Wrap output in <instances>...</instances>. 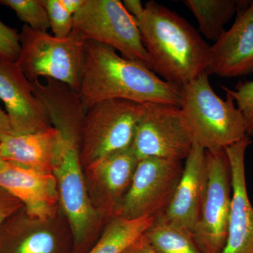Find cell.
I'll list each match as a JSON object with an SVG mask.
<instances>
[{
	"label": "cell",
	"mask_w": 253,
	"mask_h": 253,
	"mask_svg": "<svg viewBox=\"0 0 253 253\" xmlns=\"http://www.w3.org/2000/svg\"><path fill=\"white\" fill-rule=\"evenodd\" d=\"M78 94L85 113L110 99L141 104L164 103L180 106V90L142 63L126 59L109 46L84 43Z\"/></svg>",
	"instance_id": "6da1fadb"
},
{
	"label": "cell",
	"mask_w": 253,
	"mask_h": 253,
	"mask_svg": "<svg viewBox=\"0 0 253 253\" xmlns=\"http://www.w3.org/2000/svg\"><path fill=\"white\" fill-rule=\"evenodd\" d=\"M135 19L151 69L160 78L179 88L206 73L211 46L184 18L150 1Z\"/></svg>",
	"instance_id": "7a4b0ae2"
},
{
	"label": "cell",
	"mask_w": 253,
	"mask_h": 253,
	"mask_svg": "<svg viewBox=\"0 0 253 253\" xmlns=\"http://www.w3.org/2000/svg\"><path fill=\"white\" fill-rule=\"evenodd\" d=\"M57 131L59 141L52 174L60 206L71 226L74 252L84 253L96 243L107 222L95 211L86 190L80 159L81 131L72 128Z\"/></svg>",
	"instance_id": "3957f363"
},
{
	"label": "cell",
	"mask_w": 253,
	"mask_h": 253,
	"mask_svg": "<svg viewBox=\"0 0 253 253\" xmlns=\"http://www.w3.org/2000/svg\"><path fill=\"white\" fill-rule=\"evenodd\" d=\"M180 106L195 144L217 152L247 136L246 122L235 101L213 90L206 73L179 87Z\"/></svg>",
	"instance_id": "277c9868"
},
{
	"label": "cell",
	"mask_w": 253,
	"mask_h": 253,
	"mask_svg": "<svg viewBox=\"0 0 253 253\" xmlns=\"http://www.w3.org/2000/svg\"><path fill=\"white\" fill-rule=\"evenodd\" d=\"M20 42L16 63L31 83L41 78L54 80L78 92L85 43L79 35L72 32L67 38H56L24 25Z\"/></svg>",
	"instance_id": "5b68a950"
},
{
	"label": "cell",
	"mask_w": 253,
	"mask_h": 253,
	"mask_svg": "<svg viewBox=\"0 0 253 253\" xmlns=\"http://www.w3.org/2000/svg\"><path fill=\"white\" fill-rule=\"evenodd\" d=\"M144 109V104L110 99L86 111L80 151L83 170L103 158L131 146Z\"/></svg>",
	"instance_id": "8992f818"
},
{
	"label": "cell",
	"mask_w": 253,
	"mask_h": 253,
	"mask_svg": "<svg viewBox=\"0 0 253 253\" xmlns=\"http://www.w3.org/2000/svg\"><path fill=\"white\" fill-rule=\"evenodd\" d=\"M73 32L84 40L109 46L123 57L151 69L135 18L119 0H86L74 15Z\"/></svg>",
	"instance_id": "52a82bcc"
},
{
	"label": "cell",
	"mask_w": 253,
	"mask_h": 253,
	"mask_svg": "<svg viewBox=\"0 0 253 253\" xmlns=\"http://www.w3.org/2000/svg\"><path fill=\"white\" fill-rule=\"evenodd\" d=\"M206 192L193 239L201 253H221L225 247L232 204V174L225 149L206 151Z\"/></svg>",
	"instance_id": "ba28073f"
},
{
	"label": "cell",
	"mask_w": 253,
	"mask_h": 253,
	"mask_svg": "<svg viewBox=\"0 0 253 253\" xmlns=\"http://www.w3.org/2000/svg\"><path fill=\"white\" fill-rule=\"evenodd\" d=\"M183 169L181 161L154 157L140 160L114 217H161L172 201Z\"/></svg>",
	"instance_id": "9c48e42d"
},
{
	"label": "cell",
	"mask_w": 253,
	"mask_h": 253,
	"mask_svg": "<svg viewBox=\"0 0 253 253\" xmlns=\"http://www.w3.org/2000/svg\"><path fill=\"white\" fill-rule=\"evenodd\" d=\"M194 140L179 106L146 103L134 134L132 147L138 159L186 160Z\"/></svg>",
	"instance_id": "30bf717a"
},
{
	"label": "cell",
	"mask_w": 253,
	"mask_h": 253,
	"mask_svg": "<svg viewBox=\"0 0 253 253\" xmlns=\"http://www.w3.org/2000/svg\"><path fill=\"white\" fill-rule=\"evenodd\" d=\"M74 246L71 226L61 208L51 217L41 218L21 208L0 227V253H63Z\"/></svg>",
	"instance_id": "8fae6325"
},
{
	"label": "cell",
	"mask_w": 253,
	"mask_h": 253,
	"mask_svg": "<svg viewBox=\"0 0 253 253\" xmlns=\"http://www.w3.org/2000/svg\"><path fill=\"white\" fill-rule=\"evenodd\" d=\"M139 160L132 147L103 158L84 169L89 199L100 217L108 222L130 185Z\"/></svg>",
	"instance_id": "7c38bea8"
},
{
	"label": "cell",
	"mask_w": 253,
	"mask_h": 253,
	"mask_svg": "<svg viewBox=\"0 0 253 253\" xmlns=\"http://www.w3.org/2000/svg\"><path fill=\"white\" fill-rule=\"evenodd\" d=\"M0 100L11 123L12 134H30L52 127L45 106L17 63L0 57Z\"/></svg>",
	"instance_id": "4fadbf2b"
},
{
	"label": "cell",
	"mask_w": 253,
	"mask_h": 253,
	"mask_svg": "<svg viewBox=\"0 0 253 253\" xmlns=\"http://www.w3.org/2000/svg\"><path fill=\"white\" fill-rule=\"evenodd\" d=\"M253 73V1H238L235 21L211 46L206 74L243 77Z\"/></svg>",
	"instance_id": "5bb4252c"
},
{
	"label": "cell",
	"mask_w": 253,
	"mask_h": 253,
	"mask_svg": "<svg viewBox=\"0 0 253 253\" xmlns=\"http://www.w3.org/2000/svg\"><path fill=\"white\" fill-rule=\"evenodd\" d=\"M0 187L19 200L33 217H51L61 208L57 184L51 173L23 167L0 158Z\"/></svg>",
	"instance_id": "9a60e30c"
},
{
	"label": "cell",
	"mask_w": 253,
	"mask_h": 253,
	"mask_svg": "<svg viewBox=\"0 0 253 253\" xmlns=\"http://www.w3.org/2000/svg\"><path fill=\"white\" fill-rule=\"evenodd\" d=\"M250 136L225 149L232 174V204L227 239L221 253H253V207L246 185L245 156Z\"/></svg>",
	"instance_id": "2e32d148"
},
{
	"label": "cell",
	"mask_w": 253,
	"mask_h": 253,
	"mask_svg": "<svg viewBox=\"0 0 253 253\" xmlns=\"http://www.w3.org/2000/svg\"><path fill=\"white\" fill-rule=\"evenodd\" d=\"M205 155L206 150L194 143L186 158L180 181L172 201L166 212L160 217L191 236L199 221L206 192L207 174Z\"/></svg>",
	"instance_id": "e0dca14e"
},
{
	"label": "cell",
	"mask_w": 253,
	"mask_h": 253,
	"mask_svg": "<svg viewBox=\"0 0 253 253\" xmlns=\"http://www.w3.org/2000/svg\"><path fill=\"white\" fill-rule=\"evenodd\" d=\"M59 133L52 127L30 134H9L0 141V158L40 172L54 169Z\"/></svg>",
	"instance_id": "ac0fdd59"
},
{
	"label": "cell",
	"mask_w": 253,
	"mask_h": 253,
	"mask_svg": "<svg viewBox=\"0 0 253 253\" xmlns=\"http://www.w3.org/2000/svg\"><path fill=\"white\" fill-rule=\"evenodd\" d=\"M155 218L128 219L113 217L108 221L101 236L86 253H122L154 223Z\"/></svg>",
	"instance_id": "d6986e66"
},
{
	"label": "cell",
	"mask_w": 253,
	"mask_h": 253,
	"mask_svg": "<svg viewBox=\"0 0 253 253\" xmlns=\"http://www.w3.org/2000/svg\"><path fill=\"white\" fill-rule=\"evenodd\" d=\"M184 4L196 18L200 33L214 42L238 10L235 0H186Z\"/></svg>",
	"instance_id": "ffe728a7"
},
{
	"label": "cell",
	"mask_w": 253,
	"mask_h": 253,
	"mask_svg": "<svg viewBox=\"0 0 253 253\" xmlns=\"http://www.w3.org/2000/svg\"><path fill=\"white\" fill-rule=\"evenodd\" d=\"M144 235L158 253H201L192 236L162 218H156Z\"/></svg>",
	"instance_id": "44dd1931"
},
{
	"label": "cell",
	"mask_w": 253,
	"mask_h": 253,
	"mask_svg": "<svg viewBox=\"0 0 253 253\" xmlns=\"http://www.w3.org/2000/svg\"><path fill=\"white\" fill-rule=\"evenodd\" d=\"M0 4L13 10L18 18L32 29L47 32L50 28L42 0H0Z\"/></svg>",
	"instance_id": "7402d4cb"
},
{
	"label": "cell",
	"mask_w": 253,
	"mask_h": 253,
	"mask_svg": "<svg viewBox=\"0 0 253 253\" xmlns=\"http://www.w3.org/2000/svg\"><path fill=\"white\" fill-rule=\"evenodd\" d=\"M226 94L235 101L246 122V133L253 136V81L239 82L234 89L222 86Z\"/></svg>",
	"instance_id": "603a6c76"
},
{
	"label": "cell",
	"mask_w": 253,
	"mask_h": 253,
	"mask_svg": "<svg viewBox=\"0 0 253 253\" xmlns=\"http://www.w3.org/2000/svg\"><path fill=\"white\" fill-rule=\"evenodd\" d=\"M47 12L50 29L56 38H67L72 33L74 16L69 14L61 0H42Z\"/></svg>",
	"instance_id": "cb8c5ba5"
},
{
	"label": "cell",
	"mask_w": 253,
	"mask_h": 253,
	"mask_svg": "<svg viewBox=\"0 0 253 253\" xmlns=\"http://www.w3.org/2000/svg\"><path fill=\"white\" fill-rule=\"evenodd\" d=\"M20 51V33L0 20V57L16 62Z\"/></svg>",
	"instance_id": "d4e9b609"
},
{
	"label": "cell",
	"mask_w": 253,
	"mask_h": 253,
	"mask_svg": "<svg viewBox=\"0 0 253 253\" xmlns=\"http://www.w3.org/2000/svg\"><path fill=\"white\" fill-rule=\"evenodd\" d=\"M24 207L19 200L0 187V227L14 213Z\"/></svg>",
	"instance_id": "484cf974"
},
{
	"label": "cell",
	"mask_w": 253,
	"mask_h": 253,
	"mask_svg": "<svg viewBox=\"0 0 253 253\" xmlns=\"http://www.w3.org/2000/svg\"><path fill=\"white\" fill-rule=\"evenodd\" d=\"M122 253H158L144 234L129 245Z\"/></svg>",
	"instance_id": "4316f807"
},
{
	"label": "cell",
	"mask_w": 253,
	"mask_h": 253,
	"mask_svg": "<svg viewBox=\"0 0 253 253\" xmlns=\"http://www.w3.org/2000/svg\"><path fill=\"white\" fill-rule=\"evenodd\" d=\"M9 134H12L11 123L6 111L0 106V141Z\"/></svg>",
	"instance_id": "83f0119b"
},
{
	"label": "cell",
	"mask_w": 253,
	"mask_h": 253,
	"mask_svg": "<svg viewBox=\"0 0 253 253\" xmlns=\"http://www.w3.org/2000/svg\"><path fill=\"white\" fill-rule=\"evenodd\" d=\"M123 3L129 14L134 18L137 17L144 10V6L139 0H125Z\"/></svg>",
	"instance_id": "f1b7e54d"
},
{
	"label": "cell",
	"mask_w": 253,
	"mask_h": 253,
	"mask_svg": "<svg viewBox=\"0 0 253 253\" xmlns=\"http://www.w3.org/2000/svg\"><path fill=\"white\" fill-rule=\"evenodd\" d=\"M61 1L66 11L74 16L83 7L86 0H61Z\"/></svg>",
	"instance_id": "f546056e"
}]
</instances>
